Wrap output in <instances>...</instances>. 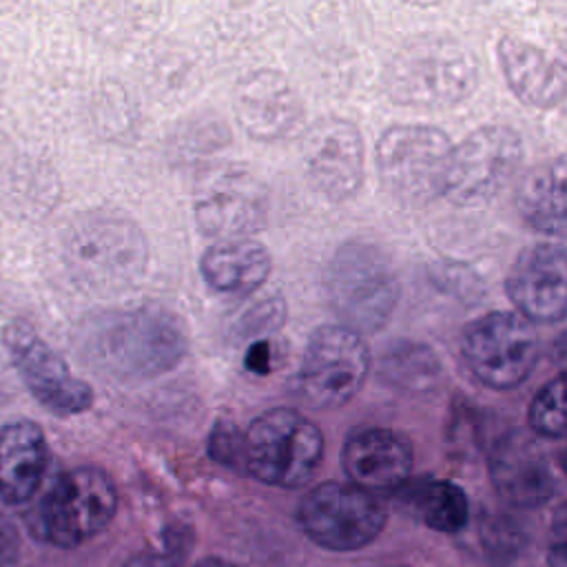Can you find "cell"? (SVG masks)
Here are the masks:
<instances>
[{
  "label": "cell",
  "instance_id": "5b68a950",
  "mask_svg": "<svg viewBox=\"0 0 567 567\" xmlns=\"http://www.w3.org/2000/svg\"><path fill=\"white\" fill-rule=\"evenodd\" d=\"M64 257L78 281L93 288H122L144 272L148 248L142 230L126 217L91 213L69 228Z\"/></svg>",
  "mask_w": 567,
  "mask_h": 567
},
{
  "label": "cell",
  "instance_id": "7a4b0ae2",
  "mask_svg": "<svg viewBox=\"0 0 567 567\" xmlns=\"http://www.w3.org/2000/svg\"><path fill=\"white\" fill-rule=\"evenodd\" d=\"M474 55L452 38L423 35L405 42L385 69L392 100L410 106H452L476 86Z\"/></svg>",
  "mask_w": 567,
  "mask_h": 567
},
{
  "label": "cell",
  "instance_id": "484cf974",
  "mask_svg": "<svg viewBox=\"0 0 567 567\" xmlns=\"http://www.w3.org/2000/svg\"><path fill=\"white\" fill-rule=\"evenodd\" d=\"M284 321V303L279 297H268V299H261L257 306L248 308L244 315H241V321H239V332L241 334H264V332H270V330H277Z\"/></svg>",
  "mask_w": 567,
  "mask_h": 567
},
{
  "label": "cell",
  "instance_id": "6da1fadb",
  "mask_svg": "<svg viewBox=\"0 0 567 567\" xmlns=\"http://www.w3.org/2000/svg\"><path fill=\"white\" fill-rule=\"evenodd\" d=\"M100 363L122 377H155L186 354L182 319L164 306H140L106 315L93 339Z\"/></svg>",
  "mask_w": 567,
  "mask_h": 567
},
{
  "label": "cell",
  "instance_id": "1f68e13d",
  "mask_svg": "<svg viewBox=\"0 0 567 567\" xmlns=\"http://www.w3.org/2000/svg\"><path fill=\"white\" fill-rule=\"evenodd\" d=\"M195 567H237V565H233V563H228V560H224V558H204V560H199Z\"/></svg>",
  "mask_w": 567,
  "mask_h": 567
},
{
  "label": "cell",
  "instance_id": "f546056e",
  "mask_svg": "<svg viewBox=\"0 0 567 567\" xmlns=\"http://www.w3.org/2000/svg\"><path fill=\"white\" fill-rule=\"evenodd\" d=\"M124 567H182L179 558L175 554L164 551H140L131 556Z\"/></svg>",
  "mask_w": 567,
  "mask_h": 567
},
{
  "label": "cell",
  "instance_id": "ba28073f",
  "mask_svg": "<svg viewBox=\"0 0 567 567\" xmlns=\"http://www.w3.org/2000/svg\"><path fill=\"white\" fill-rule=\"evenodd\" d=\"M383 503L352 483H319L299 503L303 534L330 551H354L370 545L385 527Z\"/></svg>",
  "mask_w": 567,
  "mask_h": 567
},
{
  "label": "cell",
  "instance_id": "4316f807",
  "mask_svg": "<svg viewBox=\"0 0 567 567\" xmlns=\"http://www.w3.org/2000/svg\"><path fill=\"white\" fill-rule=\"evenodd\" d=\"M241 447L244 436L237 432L233 423L219 421L208 439V452L210 456L228 467H241Z\"/></svg>",
  "mask_w": 567,
  "mask_h": 567
},
{
  "label": "cell",
  "instance_id": "603a6c76",
  "mask_svg": "<svg viewBox=\"0 0 567 567\" xmlns=\"http://www.w3.org/2000/svg\"><path fill=\"white\" fill-rule=\"evenodd\" d=\"M410 505L423 525L443 534L463 529L470 518L465 492L450 481H421L410 492Z\"/></svg>",
  "mask_w": 567,
  "mask_h": 567
},
{
  "label": "cell",
  "instance_id": "cb8c5ba5",
  "mask_svg": "<svg viewBox=\"0 0 567 567\" xmlns=\"http://www.w3.org/2000/svg\"><path fill=\"white\" fill-rule=\"evenodd\" d=\"M385 383L405 392H432L441 383V363L436 354L421 343L401 341L392 346L379 368Z\"/></svg>",
  "mask_w": 567,
  "mask_h": 567
},
{
  "label": "cell",
  "instance_id": "277c9868",
  "mask_svg": "<svg viewBox=\"0 0 567 567\" xmlns=\"http://www.w3.org/2000/svg\"><path fill=\"white\" fill-rule=\"evenodd\" d=\"M326 290L339 326L354 332L385 326L399 301V279L390 259L363 241L337 248L326 272Z\"/></svg>",
  "mask_w": 567,
  "mask_h": 567
},
{
  "label": "cell",
  "instance_id": "7c38bea8",
  "mask_svg": "<svg viewBox=\"0 0 567 567\" xmlns=\"http://www.w3.org/2000/svg\"><path fill=\"white\" fill-rule=\"evenodd\" d=\"M2 341L27 390L51 414L73 416L93 405L91 385L71 374L66 361L29 321L16 319L7 323Z\"/></svg>",
  "mask_w": 567,
  "mask_h": 567
},
{
  "label": "cell",
  "instance_id": "4fadbf2b",
  "mask_svg": "<svg viewBox=\"0 0 567 567\" xmlns=\"http://www.w3.org/2000/svg\"><path fill=\"white\" fill-rule=\"evenodd\" d=\"M268 213L264 184L246 168L213 166L195 184L193 215L197 226L221 239H244L257 233Z\"/></svg>",
  "mask_w": 567,
  "mask_h": 567
},
{
  "label": "cell",
  "instance_id": "ac0fdd59",
  "mask_svg": "<svg viewBox=\"0 0 567 567\" xmlns=\"http://www.w3.org/2000/svg\"><path fill=\"white\" fill-rule=\"evenodd\" d=\"M489 476L496 492L516 507H540L554 494V474L540 447L518 432L494 443Z\"/></svg>",
  "mask_w": 567,
  "mask_h": 567
},
{
  "label": "cell",
  "instance_id": "d4e9b609",
  "mask_svg": "<svg viewBox=\"0 0 567 567\" xmlns=\"http://www.w3.org/2000/svg\"><path fill=\"white\" fill-rule=\"evenodd\" d=\"M529 427L545 439H563L565 436V388L563 377L558 374L529 403L527 412Z\"/></svg>",
  "mask_w": 567,
  "mask_h": 567
},
{
  "label": "cell",
  "instance_id": "2e32d148",
  "mask_svg": "<svg viewBox=\"0 0 567 567\" xmlns=\"http://www.w3.org/2000/svg\"><path fill=\"white\" fill-rule=\"evenodd\" d=\"M412 443L390 427H361L343 445L341 463L352 485L374 494L399 489L412 472Z\"/></svg>",
  "mask_w": 567,
  "mask_h": 567
},
{
  "label": "cell",
  "instance_id": "9c48e42d",
  "mask_svg": "<svg viewBox=\"0 0 567 567\" xmlns=\"http://www.w3.org/2000/svg\"><path fill=\"white\" fill-rule=\"evenodd\" d=\"M540 341L534 326L518 312H487L461 337V352L474 377L494 388L520 385L538 361Z\"/></svg>",
  "mask_w": 567,
  "mask_h": 567
},
{
  "label": "cell",
  "instance_id": "e0dca14e",
  "mask_svg": "<svg viewBox=\"0 0 567 567\" xmlns=\"http://www.w3.org/2000/svg\"><path fill=\"white\" fill-rule=\"evenodd\" d=\"M235 111L244 131L275 142L292 135L301 122V102L290 82L277 71H255L235 91Z\"/></svg>",
  "mask_w": 567,
  "mask_h": 567
},
{
  "label": "cell",
  "instance_id": "30bf717a",
  "mask_svg": "<svg viewBox=\"0 0 567 567\" xmlns=\"http://www.w3.org/2000/svg\"><path fill=\"white\" fill-rule=\"evenodd\" d=\"M523 142L507 126H481L452 146L443 195L456 206H481L494 199L514 177Z\"/></svg>",
  "mask_w": 567,
  "mask_h": 567
},
{
  "label": "cell",
  "instance_id": "d6986e66",
  "mask_svg": "<svg viewBox=\"0 0 567 567\" xmlns=\"http://www.w3.org/2000/svg\"><path fill=\"white\" fill-rule=\"evenodd\" d=\"M49 445L35 421L18 419L0 427V501L27 503L42 485Z\"/></svg>",
  "mask_w": 567,
  "mask_h": 567
},
{
  "label": "cell",
  "instance_id": "ffe728a7",
  "mask_svg": "<svg viewBox=\"0 0 567 567\" xmlns=\"http://www.w3.org/2000/svg\"><path fill=\"white\" fill-rule=\"evenodd\" d=\"M498 58L514 95L538 109H551L565 93V66L532 42L505 35L498 42Z\"/></svg>",
  "mask_w": 567,
  "mask_h": 567
},
{
  "label": "cell",
  "instance_id": "8fae6325",
  "mask_svg": "<svg viewBox=\"0 0 567 567\" xmlns=\"http://www.w3.org/2000/svg\"><path fill=\"white\" fill-rule=\"evenodd\" d=\"M368 372L370 352L361 334L346 326H321L308 339L297 383L310 405L332 410L361 390Z\"/></svg>",
  "mask_w": 567,
  "mask_h": 567
},
{
  "label": "cell",
  "instance_id": "8992f818",
  "mask_svg": "<svg viewBox=\"0 0 567 567\" xmlns=\"http://www.w3.org/2000/svg\"><path fill=\"white\" fill-rule=\"evenodd\" d=\"M450 137L423 124L388 128L377 142V171L385 190L405 206H423L443 195Z\"/></svg>",
  "mask_w": 567,
  "mask_h": 567
},
{
  "label": "cell",
  "instance_id": "7402d4cb",
  "mask_svg": "<svg viewBox=\"0 0 567 567\" xmlns=\"http://www.w3.org/2000/svg\"><path fill=\"white\" fill-rule=\"evenodd\" d=\"M516 208L523 219L547 235L565 233V159L554 157L529 168L516 186Z\"/></svg>",
  "mask_w": 567,
  "mask_h": 567
},
{
  "label": "cell",
  "instance_id": "3957f363",
  "mask_svg": "<svg viewBox=\"0 0 567 567\" xmlns=\"http://www.w3.org/2000/svg\"><path fill=\"white\" fill-rule=\"evenodd\" d=\"M321 458L319 425L292 408L266 410L244 434L241 467L272 487H303L319 470Z\"/></svg>",
  "mask_w": 567,
  "mask_h": 567
},
{
  "label": "cell",
  "instance_id": "5bb4252c",
  "mask_svg": "<svg viewBox=\"0 0 567 567\" xmlns=\"http://www.w3.org/2000/svg\"><path fill=\"white\" fill-rule=\"evenodd\" d=\"M301 159L310 186L330 202L352 197L363 182V137L346 117L315 122L303 135Z\"/></svg>",
  "mask_w": 567,
  "mask_h": 567
},
{
  "label": "cell",
  "instance_id": "83f0119b",
  "mask_svg": "<svg viewBox=\"0 0 567 567\" xmlns=\"http://www.w3.org/2000/svg\"><path fill=\"white\" fill-rule=\"evenodd\" d=\"M512 520L507 518H492L485 525V543L492 549V554H501L503 549H516V545L520 543V536L516 532V527L509 525Z\"/></svg>",
  "mask_w": 567,
  "mask_h": 567
},
{
  "label": "cell",
  "instance_id": "f1b7e54d",
  "mask_svg": "<svg viewBox=\"0 0 567 567\" xmlns=\"http://www.w3.org/2000/svg\"><path fill=\"white\" fill-rule=\"evenodd\" d=\"M20 536L16 527L0 514V567H18Z\"/></svg>",
  "mask_w": 567,
  "mask_h": 567
},
{
  "label": "cell",
  "instance_id": "4dcf8cb0",
  "mask_svg": "<svg viewBox=\"0 0 567 567\" xmlns=\"http://www.w3.org/2000/svg\"><path fill=\"white\" fill-rule=\"evenodd\" d=\"M246 368L252 370L255 374H268V370H270V348H268L266 341H255L248 348Z\"/></svg>",
  "mask_w": 567,
  "mask_h": 567
},
{
  "label": "cell",
  "instance_id": "9a60e30c",
  "mask_svg": "<svg viewBox=\"0 0 567 567\" xmlns=\"http://www.w3.org/2000/svg\"><path fill=\"white\" fill-rule=\"evenodd\" d=\"M507 297L527 321H558L567 310V266L560 244L527 246L509 268Z\"/></svg>",
  "mask_w": 567,
  "mask_h": 567
},
{
  "label": "cell",
  "instance_id": "52a82bcc",
  "mask_svg": "<svg viewBox=\"0 0 567 567\" xmlns=\"http://www.w3.org/2000/svg\"><path fill=\"white\" fill-rule=\"evenodd\" d=\"M117 512L113 478L93 465L58 476L42 501V534L55 547H78L109 527Z\"/></svg>",
  "mask_w": 567,
  "mask_h": 567
},
{
  "label": "cell",
  "instance_id": "44dd1931",
  "mask_svg": "<svg viewBox=\"0 0 567 567\" xmlns=\"http://www.w3.org/2000/svg\"><path fill=\"white\" fill-rule=\"evenodd\" d=\"M270 264L268 250L259 241L244 237L213 244L202 255L199 270L213 290L246 297L268 279Z\"/></svg>",
  "mask_w": 567,
  "mask_h": 567
}]
</instances>
